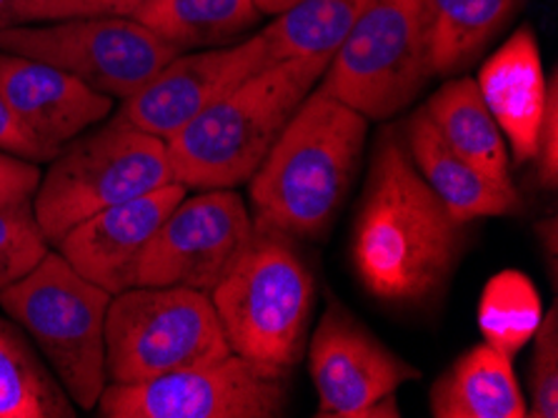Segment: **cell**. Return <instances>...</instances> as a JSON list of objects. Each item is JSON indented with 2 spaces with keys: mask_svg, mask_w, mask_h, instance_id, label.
I'll list each match as a JSON object with an SVG mask.
<instances>
[{
  "mask_svg": "<svg viewBox=\"0 0 558 418\" xmlns=\"http://www.w3.org/2000/svg\"><path fill=\"white\" fill-rule=\"evenodd\" d=\"M0 98L50 160L68 141L106 121L113 98L61 68L0 50Z\"/></svg>",
  "mask_w": 558,
  "mask_h": 418,
  "instance_id": "15",
  "label": "cell"
},
{
  "mask_svg": "<svg viewBox=\"0 0 558 418\" xmlns=\"http://www.w3.org/2000/svg\"><path fill=\"white\" fill-rule=\"evenodd\" d=\"M541 319L544 303L526 273L509 268L488 278L478 301V329L488 346L513 358L531 344Z\"/></svg>",
  "mask_w": 558,
  "mask_h": 418,
  "instance_id": "24",
  "label": "cell"
},
{
  "mask_svg": "<svg viewBox=\"0 0 558 418\" xmlns=\"http://www.w3.org/2000/svg\"><path fill=\"white\" fill-rule=\"evenodd\" d=\"M405 151L428 189L463 226L476 218L509 216L519 206L515 189H501L459 156L424 108L405 123Z\"/></svg>",
  "mask_w": 558,
  "mask_h": 418,
  "instance_id": "17",
  "label": "cell"
},
{
  "mask_svg": "<svg viewBox=\"0 0 558 418\" xmlns=\"http://www.w3.org/2000/svg\"><path fill=\"white\" fill-rule=\"evenodd\" d=\"M459 224L388 131L376 156L353 228L351 259L366 291L384 303L418 306L441 291L459 259Z\"/></svg>",
  "mask_w": 558,
  "mask_h": 418,
  "instance_id": "1",
  "label": "cell"
},
{
  "mask_svg": "<svg viewBox=\"0 0 558 418\" xmlns=\"http://www.w3.org/2000/svg\"><path fill=\"white\" fill-rule=\"evenodd\" d=\"M430 79V0H371L316 88L384 121L409 108Z\"/></svg>",
  "mask_w": 558,
  "mask_h": 418,
  "instance_id": "7",
  "label": "cell"
},
{
  "mask_svg": "<svg viewBox=\"0 0 558 418\" xmlns=\"http://www.w3.org/2000/svg\"><path fill=\"white\" fill-rule=\"evenodd\" d=\"M251 211L235 189L185 193L150 238L135 286H185L210 294L251 241Z\"/></svg>",
  "mask_w": 558,
  "mask_h": 418,
  "instance_id": "12",
  "label": "cell"
},
{
  "mask_svg": "<svg viewBox=\"0 0 558 418\" xmlns=\"http://www.w3.org/2000/svg\"><path fill=\"white\" fill-rule=\"evenodd\" d=\"M111 294L83 278L61 253L0 294V309L33 338L75 408L93 411L108 386L106 313Z\"/></svg>",
  "mask_w": 558,
  "mask_h": 418,
  "instance_id": "6",
  "label": "cell"
},
{
  "mask_svg": "<svg viewBox=\"0 0 558 418\" xmlns=\"http://www.w3.org/2000/svg\"><path fill=\"white\" fill-rule=\"evenodd\" d=\"M534 356L529 366V416H558V311L544 313L534 334Z\"/></svg>",
  "mask_w": 558,
  "mask_h": 418,
  "instance_id": "26",
  "label": "cell"
},
{
  "mask_svg": "<svg viewBox=\"0 0 558 418\" xmlns=\"http://www.w3.org/2000/svg\"><path fill=\"white\" fill-rule=\"evenodd\" d=\"M295 3H299V0H256L260 15H270V19H276V15L289 11V8Z\"/></svg>",
  "mask_w": 558,
  "mask_h": 418,
  "instance_id": "31",
  "label": "cell"
},
{
  "mask_svg": "<svg viewBox=\"0 0 558 418\" xmlns=\"http://www.w3.org/2000/svg\"><path fill=\"white\" fill-rule=\"evenodd\" d=\"M75 404L21 326L0 315V418H73Z\"/></svg>",
  "mask_w": 558,
  "mask_h": 418,
  "instance_id": "22",
  "label": "cell"
},
{
  "mask_svg": "<svg viewBox=\"0 0 558 418\" xmlns=\"http://www.w3.org/2000/svg\"><path fill=\"white\" fill-rule=\"evenodd\" d=\"M368 3L371 0H299L260 33L276 61L331 58Z\"/></svg>",
  "mask_w": 558,
  "mask_h": 418,
  "instance_id": "23",
  "label": "cell"
},
{
  "mask_svg": "<svg viewBox=\"0 0 558 418\" xmlns=\"http://www.w3.org/2000/svg\"><path fill=\"white\" fill-rule=\"evenodd\" d=\"M106 418H276L289 408V371L228 354L166 377L108 383Z\"/></svg>",
  "mask_w": 558,
  "mask_h": 418,
  "instance_id": "10",
  "label": "cell"
},
{
  "mask_svg": "<svg viewBox=\"0 0 558 418\" xmlns=\"http://www.w3.org/2000/svg\"><path fill=\"white\" fill-rule=\"evenodd\" d=\"M424 110L459 156L478 168L488 181L501 189H513L509 143L481 98L476 79L459 75V79L444 83L428 98Z\"/></svg>",
  "mask_w": 558,
  "mask_h": 418,
  "instance_id": "19",
  "label": "cell"
},
{
  "mask_svg": "<svg viewBox=\"0 0 558 418\" xmlns=\"http://www.w3.org/2000/svg\"><path fill=\"white\" fill-rule=\"evenodd\" d=\"M331 58H286L241 81L168 141L173 181L189 191L248 183Z\"/></svg>",
  "mask_w": 558,
  "mask_h": 418,
  "instance_id": "3",
  "label": "cell"
},
{
  "mask_svg": "<svg viewBox=\"0 0 558 418\" xmlns=\"http://www.w3.org/2000/svg\"><path fill=\"white\" fill-rule=\"evenodd\" d=\"M168 183H173L168 143L116 114L50 158L33 195V216L56 246L81 220Z\"/></svg>",
  "mask_w": 558,
  "mask_h": 418,
  "instance_id": "5",
  "label": "cell"
},
{
  "mask_svg": "<svg viewBox=\"0 0 558 418\" xmlns=\"http://www.w3.org/2000/svg\"><path fill=\"white\" fill-rule=\"evenodd\" d=\"M189 189L168 183L138 199L96 213L58 238L56 249L71 266L111 296L133 288L150 238Z\"/></svg>",
  "mask_w": 558,
  "mask_h": 418,
  "instance_id": "14",
  "label": "cell"
},
{
  "mask_svg": "<svg viewBox=\"0 0 558 418\" xmlns=\"http://www.w3.org/2000/svg\"><path fill=\"white\" fill-rule=\"evenodd\" d=\"M308 371L324 418H396V391L416 366L396 356L345 306L331 301L308 344Z\"/></svg>",
  "mask_w": 558,
  "mask_h": 418,
  "instance_id": "11",
  "label": "cell"
},
{
  "mask_svg": "<svg viewBox=\"0 0 558 418\" xmlns=\"http://www.w3.org/2000/svg\"><path fill=\"white\" fill-rule=\"evenodd\" d=\"M0 151L13 153V156L28 158V160H48L44 148L38 146L36 141L31 139L28 131L15 121V116L11 114V108L5 106V100L0 98Z\"/></svg>",
  "mask_w": 558,
  "mask_h": 418,
  "instance_id": "30",
  "label": "cell"
},
{
  "mask_svg": "<svg viewBox=\"0 0 558 418\" xmlns=\"http://www.w3.org/2000/svg\"><path fill=\"white\" fill-rule=\"evenodd\" d=\"M523 0H430L434 75H456L478 61Z\"/></svg>",
  "mask_w": 558,
  "mask_h": 418,
  "instance_id": "21",
  "label": "cell"
},
{
  "mask_svg": "<svg viewBox=\"0 0 558 418\" xmlns=\"http://www.w3.org/2000/svg\"><path fill=\"white\" fill-rule=\"evenodd\" d=\"M48 251L50 243L36 224L33 203L0 208V294L36 268Z\"/></svg>",
  "mask_w": 558,
  "mask_h": 418,
  "instance_id": "25",
  "label": "cell"
},
{
  "mask_svg": "<svg viewBox=\"0 0 558 418\" xmlns=\"http://www.w3.org/2000/svg\"><path fill=\"white\" fill-rule=\"evenodd\" d=\"M93 3H100V5L111 8L116 15H131L135 8L143 3V0H93Z\"/></svg>",
  "mask_w": 558,
  "mask_h": 418,
  "instance_id": "32",
  "label": "cell"
},
{
  "mask_svg": "<svg viewBox=\"0 0 558 418\" xmlns=\"http://www.w3.org/2000/svg\"><path fill=\"white\" fill-rule=\"evenodd\" d=\"M270 63H276V58L270 56L264 33L231 46L203 48L198 53L185 50L125 98L118 114L168 143L203 110Z\"/></svg>",
  "mask_w": 558,
  "mask_h": 418,
  "instance_id": "13",
  "label": "cell"
},
{
  "mask_svg": "<svg viewBox=\"0 0 558 418\" xmlns=\"http://www.w3.org/2000/svg\"><path fill=\"white\" fill-rule=\"evenodd\" d=\"M231 354L210 294L185 286H133L106 313L108 383H138Z\"/></svg>",
  "mask_w": 558,
  "mask_h": 418,
  "instance_id": "8",
  "label": "cell"
},
{
  "mask_svg": "<svg viewBox=\"0 0 558 418\" xmlns=\"http://www.w3.org/2000/svg\"><path fill=\"white\" fill-rule=\"evenodd\" d=\"M0 50L61 68L88 88L121 100L181 53L131 15H81L0 31Z\"/></svg>",
  "mask_w": 558,
  "mask_h": 418,
  "instance_id": "9",
  "label": "cell"
},
{
  "mask_svg": "<svg viewBox=\"0 0 558 418\" xmlns=\"http://www.w3.org/2000/svg\"><path fill=\"white\" fill-rule=\"evenodd\" d=\"M131 19L185 53L231 46L264 15L256 0H143Z\"/></svg>",
  "mask_w": 558,
  "mask_h": 418,
  "instance_id": "20",
  "label": "cell"
},
{
  "mask_svg": "<svg viewBox=\"0 0 558 418\" xmlns=\"http://www.w3.org/2000/svg\"><path fill=\"white\" fill-rule=\"evenodd\" d=\"M40 183L36 160L0 151V208L28 206Z\"/></svg>",
  "mask_w": 558,
  "mask_h": 418,
  "instance_id": "28",
  "label": "cell"
},
{
  "mask_svg": "<svg viewBox=\"0 0 558 418\" xmlns=\"http://www.w3.org/2000/svg\"><path fill=\"white\" fill-rule=\"evenodd\" d=\"M81 15H116L111 8L93 0H0V31L21 25L53 23Z\"/></svg>",
  "mask_w": 558,
  "mask_h": 418,
  "instance_id": "27",
  "label": "cell"
},
{
  "mask_svg": "<svg viewBox=\"0 0 558 418\" xmlns=\"http://www.w3.org/2000/svg\"><path fill=\"white\" fill-rule=\"evenodd\" d=\"M436 418H526L529 406L515 379L513 358L484 344L469 348L430 386Z\"/></svg>",
  "mask_w": 558,
  "mask_h": 418,
  "instance_id": "18",
  "label": "cell"
},
{
  "mask_svg": "<svg viewBox=\"0 0 558 418\" xmlns=\"http://www.w3.org/2000/svg\"><path fill=\"white\" fill-rule=\"evenodd\" d=\"M313 294V276L293 238L256 224L210 301L233 354L291 371L306 351Z\"/></svg>",
  "mask_w": 558,
  "mask_h": 418,
  "instance_id": "4",
  "label": "cell"
},
{
  "mask_svg": "<svg viewBox=\"0 0 558 418\" xmlns=\"http://www.w3.org/2000/svg\"><path fill=\"white\" fill-rule=\"evenodd\" d=\"M368 118L313 88L248 181L256 224L324 236L356 176Z\"/></svg>",
  "mask_w": 558,
  "mask_h": 418,
  "instance_id": "2",
  "label": "cell"
},
{
  "mask_svg": "<svg viewBox=\"0 0 558 418\" xmlns=\"http://www.w3.org/2000/svg\"><path fill=\"white\" fill-rule=\"evenodd\" d=\"M536 174L538 181L554 189L558 181V79L551 73V83H548V104L544 110V121L538 126L536 139Z\"/></svg>",
  "mask_w": 558,
  "mask_h": 418,
  "instance_id": "29",
  "label": "cell"
},
{
  "mask_svg": "<svg viewBox=\"0 0 558 418\" xmlns=\"http://www.w3.org/2000/svg\"><path fill=\"white\" fill-rule=\"evenodd\" d=\"M548 83L551 75L544 73L531 25L515 28L511 38L481 65L476 79L481 98L496 118L519 166L534 164L538 126L548 104Z\"/></svg>",
  "mask_w": 558,
  "mask_h": 418,
  "instance_id": "16",
  "label": "cell"
}]
</instances>
